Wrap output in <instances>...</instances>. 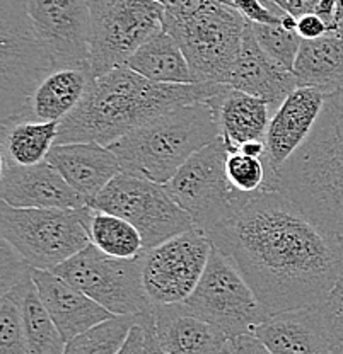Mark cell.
Masks as SVG:
<instances>
[{
	"instance_id": "obj_1",
	"label": "cell",
	"mask_w": 343,
	"mask_h": 354,
	"mask_svg": "<svg viewBox=\"0 0 343 354\" xmlns=\"http://www.w3.org/2000/svg\"><path fill=\"white\" fill-rule=\"evenodd\" d=\"M209 237L238 266L268 317L319 304L343 272V239L275 189L238 191L232 215Z\"/></svg>"
},
{
	"instance_id": "obj_2",
	"label": "cell",
	"mask_w": 343,
	"mask_h": 354,
	"mask_svg": "<svg viewBox=\"0 0 343 354\" xmlns=\"http://www.w3.org/2000/svg\"><path fill=\"white\" fill-rule=\"evenodd\" d=\"M224 84H161L118 66L92 80L82 101L60 121L55 145L94 142L109 147L147 121L182 106L206 102Z\"/></svg>"
},
{
	"instance_id": "obj_3",
	"label": "cell",
	"mask_w": 343,
	"mask_h": 354,
	"mask_svg": "<svg viewBox=\"0 0 343 354\" xmlns=\"http://www.w3.org/2000/svg\"><path fill=\"white\" fill-rule=\"evenodd\" d=\"M270 189L343 239V87L328 95L313 131L276 172Z\"/></svg>"
},
{
	"instance_id": "obj_4",
	"label": "cell",
	"mask_w": 343,
	"mask_h": 354,
	"mask_svg": "<svg viewBox=\"0 0 343 354\" xmlns=\"http://www.w3.org/2000/svg\"><path fill=\"white\" fill-rule=\"evenodd\" d=\"M220 136L217 114L209 102L182 106L121 136L109 149L121 172L166 184L188 158Z\"/></svg>"
},
{
	"instance_id": "obj_5",
	"label": "cell",
	"mask_w": 343,
	"mask_h": 354,
	"mask_svg": "<svg viewBox=\"0 0 343 354\" xmlns=\"http://www.w3.org/2000/svg\"><path fill=\"white\" fill-rule=\"evenodd\" d=\"M92 208H14L0 205V235L35 269L57 266L91 245Z\"/></svg>"
},
{
	"instance_id": "obj_6",
	"label": "cell",
	"mask_w": 343,
	"mask_h": 354,
	"mask_svg": "<svg viewBox=\"0 0 343 354\" xmlns=\"http://www.w3.org/2000/svg\"><path fill=\"white\" fill-rule=\"evenodd\" d=\"M246 26L243 14L217 0L191 16H164V31L179 44L198 84L229 86Z\"/></svg>"
},
{
	"instance_id": "obj_7",
	"label": "cell",
	"mask_w": 343,
	"mask_h": 354,
	"mask_svg": "<svg viewBox=\"0 0 343 354\" xmlns=\"http://www.w3.org/2000/svg\"><path fill=\"white\" fill-rule=\"evenodd\" d=\"M57 58L31 28L24 0H0V127L23 111Z\"/></svg>"
},
{
	"instance_id": "obj_8",
	"label": "cell",
	"mask_w": 343,
	"mask_h": 354,
	"mask_svg": "<svg viewBox=\"0 0 343 354\" xmlns=\"http://www.w3.org/2000/svg\"><path fill=\"white\" fill-rule=\"evenodd\" d=\"M89 10L94 77L127 65L142 44L164 31V9L156 0H89Z\"/></svg>"
},
{
	"instance_id": "obj_9",
	"label": "cell",
	"mask_w": 343,
	"mask_h": 354,
	"mask_svg": "<svg viewBox=\"0 0 343 354\" xmlns=\"http://www.w3.org/2000/svg\"><path fill=\"white\" fill-rule=\"evenodd\" d=\"M183 305L229 339L254 334L268 319L238 266L217 245L212 247L200 283Z\"/></svg>"
},
{
	"instance_id": "obj_10",
	"label": "cell",
	"mask_w": 343,
	"mask_h": 354,
	"mask_svg": "<svg viewBox=\"0 0 343 354\" xmlns=\"http://www.w3.org/2000/svg\"><path fill=\"white\" fill-rule=\"evenodd\" d=\"M91 208L130 221L142 235L146 250L195 228L191 216L173 199L166 184L128 172L114 177L91 203Z\"/></svg>"
},
{
	"instance_id": "obj_11",
	"label": "cell",
	"mask_w": 343,
	"mask_h": 354,
	"mask_svg": "<svg viewBox=\"0 0 343 354\" xmlns=\"http://www.w3.org/2000/svg\"><path fill=\"white\" fill-rule=\"evenodd\" d=\"M143 250L134 259H118L94 243L53 269L113 315H143L152 312L142 279Z\"/></svg>"
},
{
	"instance_id": "obj_12",
	"label": "cell",
	"mask_w": 343,
	"mask_h": 354,
	"mask_svg": "<svg viewBox=\"0 0 343 354\" xmlns=\"http://www.w3.org/2000/svg\"><path fill=\"white\" fill-rule=\"evenodd\" d=\"M229 147L222 136L198 150L166 183L173 199L206 235L224 223L236 208V194L227 180Z\"/></svg>"
},
{
	"instance_id": "obj_13",
	"label": "cell",
	"mask_w": 343,
	"mask_h": 354,
	"mask_svg": "<svg viewBox=\"0 0 343 354\" xmlns=\"http://www.w3.org/2000/svg\"><path fill=\"white\" fill-rule=\"evenodd\" d=\"M212 247L209 235L195 227L146 250L142 279L150 304H183L200 283Z\"/></svg>"
},
{
	"instance_id": "obj_14",
	"label": "cell",
	"mask_w": 343,
	"mask_h": 354,
	"mask_svg": "<svg viewBox=\"0 0 343 354\" xmlns=\"http://www.w3.org/2000/svg\"><path fill=\"white\" fill-rule=\"evenodd\" d=\"M35 35L60 66L89 65V0H24Z\"/></svg>"
},
{
	"instance_id": "obj_15",
	"label": "cell",
	"mask_w": 343,
	"mask_h": 354,
	"mask_svg": "<svg viewBox=\"0 0 343 354\" xmlns=\"http://www.w3.org/2000/svg\"><path fill=\"white\" fill-rule=\"evenodd\" d=\"M328 95L318 87H297L275 111L265 135V153L261 157L268 172L265 189H270L276 172L306 142Z\"/></svg>"
},
{
	"instance_id": "obj_16",
	"label": "cell",
	"mask_w": 343,
	"mask_h": 354,
	"mask_svg": "<svg viewBox=\"0 0 343 354\" xmlns=\"http://www.w3.org/2000/svg\"><path fill=\"white\" fill-rule=\"evenodd\" d=\"M0 196L14 208L77 209L87 206L86 199L48 160L35 165L0 160Z\"/></svg>"
},
{
	"instance_id": "obj_17",
	"label": "cell",
	"mask_w": 343,
	"mask_h": 354,
	"mask_svg": "<svg viewBox=\"0 0 343 354\" xmlns=\"http://www.w3.org/2000/svg\"><path fill=\"white\" fill-rule=\"evenodd\" d=\"M36 291L65 342L114 317L53 271L33 268Z\"/></svg>"
},
{
	"instance_id": "obj_18",
	"label": "cell",
	"mask_w": 343,
	"mask_h": 354,
	"mask_svg": "<svg viewBox=\"0 0 343 354\" xmlns=\"http://www.w3.org/2000/svg\"><path fill=\"white\" fill-rule=\"evenodd\" d=\"M229 86L263 99L274 111L279 109L299 87L294 72L275 62L258 44L249 22L246 26L241 53L232 68Z\"/></svg>"
},
{
	"instance_id": "obj_19",
	"label": "cell",
	"mask_w": 343,
	"mask_h": 354,
	"mask_svg": "<svg viewBox=\"0 0 343 354\" xmlns=\"http://www.w3.org/2000/svg\"><path fill=\"white\" fill-rule=\"evenodd\" d=\"M46 160L86 199L87 206L121 172L113 150L94 142L53 145Z\"/></svg>"
},
{
	"instance_id": "obj_20",
	"label": "cell",
	"mask_w": 343,
	"mask_h": 354,
	"mask_svg": "<svg viewBox=\"0 0 343 354\" xmlns=\"http://www.w3.org/2000/svg\"><path fill=\"white\" fill-rule=\"evenodd\" d=\"M159 346L166 354H224L229 337L193 315L183 304L156 305L150 312Z\"/></svg>"
},
{
	"instance_id": "obj_21",
	"label": "cell",
	"mask_w": 343,
	"mask_h": 354,
	"mask_svg": "<svg viewBox=\"0 0 343 354\" xmlns=\"http://www.w3.org/2000/svg\"><path fill=\"white\" fill-rule=\"evenodd\" d=\"M96 77L89 65L58 66L33 92L26 106L10 123L38 121V123H60L77 108ZM7 123V124H10ZM6 127V124H2Z\"/></svg>"
},
{
	"instance_id": "obj_22",
	"label": "cell",
	"mask_w": 343,
	"mask_h": 354,
	"mask_svg": "<svg viewBox=\"0 0 343 354\" xmlns=\"http://www.w3.org/2000/svg\"><path fill=\"white\" fill-rule=\"evenodd\" d=\"M254 335L274 354H333L316 305L268 317Z\"/></svg>"
},
{
	"instance_id": "obj_23",
	"label": "cell",
	"mask_w": 343,
	"mask_h": 354,
	"mask_svg": "<svg viewBox=\"0 0 343 354\" xmlns=\"http://www.w3.org/2000/svg\"><path fill=\"white\" fill-rule=\"evenodd\" d=\"M206 102L216 111L220 136L227 143L229 152H236L253 140L265 142L268 124L275 114L267 101L226 86Z\"/></svg>"
},
{
	"instance_id": "obj_24",
	"label": "cell",
	"mask_w": 343,
	"mask_h": 354,
	"mask_svg": "<svg viewBox=\"0 0 343 354\" xmlns=\"http://www.w3.org/2000/svg\"><path fill=\"white\" fill-rule=\"evenodd\" d=\"M292 72L299 87H318L328 94L343 87V28L302 39Z\"/></svg>"
},
{
	"instance_id": "obj_25",
	"label": "cell",
	"mask_w": 343,
	"mask_h": 354,
	"mask_svg": "<svg viewBox=\"0 0 343 354\" xmlns=\"http://www.w3.org/2000/svg\"><path fill=\"white\" fill-rule=\"evenodd\" d=\"M128 68L161 84H198L176 39L162 31L139 48L127 62Z\"/></svg>"
},
{
	"instance_id": "obj_26",
	"label": "cell",
	"mask_w": 343,
	"mask_h": 354,
	"mask_svg": "<svg viewBox=\"0 0 343 354\" xmlns=\"http://www.w3.org/2000/svg\"><path fill=\"white\" fill-rule=\"evenodd\" d=\"M9 291L16 295L21 305L28 354H64L67 342L39 300L33 274Z\"/></svg>"
},
{
	"instance_id": "obj_27",
	"label": "cell",
	"mask_w": 343,
	"mask_h": 354,
	"mask_svg": "<svg viewBox=\"0 0 343 354\" xmlns=\"http://www.w3.org/2000/svg\"><path fill=\"white\" fill-rule=\"evenodd\" d=\"M2 158L16 165H35L46 160L53 149L60 123H38V121H17L0 127Z\"/></svg>"
},
{
	"instance_id": "obj_28",
	"label": "cell",
	"mask_w": 343,
	"mask_h": 354,
	"mask_svg": "<svg viewBox=\"0 0 343 354\" xmlns=\"http://www.w3.org/2000/svg\"><path fill=\"white\" fill-rule=\"evenodd\" d=\"M89 237L99 250L118 259H134L143 252L142 235L130 221L92 208Z\"/></svg>"
},
{
	"instance_id": "obj_29",
	"label": "cell",
	"mask_w": 343,
	"mask_h": 354,
	"mask_svg": "<svg viewBox=\"0 0 343 354\" xmlns=\"http://www.w3.org/2000/svg\"><path fill=\"white\" fill-rule=\"evenodd\" d=\"M137 322L139 315H114L70 339L64 354H118Z\"/></svg>"
},
{
	"instance_id": "obj_30",
	"label": "cell",
	"mask_w": 343,
	"mask_h": 354,
	"mask_svg": "<svg viewBox=\"0 0 343 354\" xmlns=\"http://www.w3.org/2000/svg\"><path fill=\"white\" fill-rule=\"evenodd\" d=\"M249 26L265 53L292 72L302 43L296 29H287L282 24H254V22H249Z\"/></svg>"
},
{
	"instance_id": "obj_31",
	"label": "cell",
	"mask_w": 343,
	"mask_h": 354,
	"mask_svg": "<svg viewBox=\"0 0 343 354\" xmlns=\"http://www.w3.org/2000/svg\"><path fill=\"white\" fill-rule=\"evenodd\" d=\"M226 174L232 189L239 191V193H256L267 186L268 172L263 158L249 157L241 150L229 152Z\"/></svg>"
},
{
	"instance_id": "obj_32",
	"label": "cell",
	"mask_w": 343,
	"mask_h": 354,
	"mask_svg": "<svg viewBox=\"0 0 343 354\" xmlns=\"http://www.w3.org/2000/svg\"><path fill=\"white\" fill-rule=\"evenodd\" d=\"M0 354H28L23 313L12 291L0 297Z\"/></svg>"
},
{
	"instance_id": "obj_33",
	"label": "cell",
	"mask_w": 343,
	"mask_h": 354,
	"mask_svg": "<svg viewBox=\"0 0 343 354\" xmlns=\"http://www.w3.org/2000/svg\"><path fill=\"white\" fill-rule=\"evenodd\" d=\"M333 354H343V272L324 300L316 304Z\"/></svg>"
},
{
	"instance_id": "obj_34",
	"label": "cell",
	"mask_w": 343,
	"mask_h": 354,
	"mask_svg": "<svg viewBox=\"0 0 343 354\" xmlns=\"http://www.w3.org/2000/svg\"><path fill=\"white\" fill-rule=\"evenodd\" d=\"M33 274V268L6 239L0 241V295L21 285Z\"/></svg>"
},
{
	"instance_id": "obj_35",
	"label": "cell",
	"mask_w": 343,
	"mask_h": 354,
	"mask_svg": "<svg viewBox=\"0 0 343 354\" xmlns=\"http://www.w3.org/2000/svg\"><path fill=\"white\" fill-rule=\"evenodd\" d=\"M226 354H274L254 334H245L227 341Z\"/></svg>"
},
{
	"instance_id": "obj_36",
	"label": "cell",
	"mask_w": 343,
	"mask_h": 354,
	"mask_svg": "<svg viewBox=\"0 0 343 354\" xmlns=\"http://www.w3.org/2000/svg\"><path fill=\"white\" fill-rule=\"evenodd\" d=\"M164 9V16L184 17L198 12L213 0H156Z\"/></svg>"
},
{
	"instance_id": "obj_37",
	"label": "cell",
	"mask_w": 343,
	"mask_h": 354,
	"mask_svg": "<svg viewBox=\"0 0 343 354\" xmlns=\"http://www.w3.org/2000/svg\"><path fill=\"white\" fill-rule=\"evenodd\" d=\"M296 31L302 39H318L323 35H326L330 31V28H328L326 22L321 19L319 16L311 12L297 17Z\"/></svg>"
},
{
	"instance_id": "obj_38",
	"label": "cell",
	"mask_w": 343,
	"mask_h": 354,
	"mask_svg": "<svg viewBox=\"0 0 343 354\" xmlns=\"http://www.w3.org/2000/svg\"><path fill=\"white\" fill-rule=\"evenodd\" d=\"M143 346H146V329H143V324L140 322L139 315V322L130 330L127 342H125L118 354H143Z\"/></svg>"
},
{
	"instance_id": "obj_39",
	"label": "cell",
	"mask_w": 343,
	"mask_h": 354,
	"mask_svg": "<svg viewBox=\"0 0 343 354\" xmlns=\"http://www.w3.org/2000/svg\"><path fill=\"white\" fill-rule=\"evenodd\" d=\"M140 322L143 324V329H146V346H143V354H166L159 346V341H157L156 337V332H154L150 312L140 315Z\"/></svg>"
},
{
	"instance_id": "obj_40",
	"label": "cell",
	"mask_w": 343,
	"mask_h": 354,
	"mask_svg": "<svg viewBox=\"0 0 343 354\" xmlns=\"http://www.w3.org/2000/svg\"><path fill=\"white\" fill-rule=\"evenodd\" d=\"M337 12H338L337 0H319L318 6H316L315 9L316 16H319L321 19L326 22L330 29H333L335 21H337Z\"/></svg>"
},
{
	"instance_id": "obj_41",
	"label": "cell",
	"mask_w": 343,
	"mask_h": 354,
	"mask_svg": "<svg viewBox=\"0 0 343 354\" xmlns=\"http://www.w3.org/2000/svg\"><path fill=\"white\" fill-rule=\"evenodd\" d=\"M239 150H241L243 153L249 155V157H263L265 142L263 140H253V142H246Z\"/></svg>"
},
{
	"instance_id": "obj_42",
	"label": "cell",
	"mask_w": 343,
	"mask_h": 354,
	"mask_svg": "<svg viewBox=\"0 0 343 354\" xmlns=\"http://www.w3.org/2000/svg\"><path fill=\"white\" fill-rule=\"evenodd\" d=\"M338 3V12H337V21H335L333 29L343 28V0H337Z\"/></svg>"
},
{
	"instance_id": "obj_43",
	"label": "cell",
	"mask_w": 343,
	"mask_h": 354,
	"mask_svg": "<svg viewBox=\"0 0 343 354\" xmlns=\"http://www.w3.org/2000/svg\"><path fill=\"white\" fill-rule=\"evenodd\" d=\"M270 2H274V3H276V6L279 7H282L283 10H285V6H287V0H270Z\"/></svg>"
},
{
	"instance_id": "obj_44",
	"label": "cell",
	"mask_w": 343,
	"mask_h": 354,
	"mask_svg": "<svg viewBox=\"0 0 343 354\" xmlns=\"http://www.w3.org/2000/svg\"><path fill=\"white\" fill-rule=\"evenodd\" d=\"M224 354H226V353H224Z\"/></svg>"
}]
</instances>
